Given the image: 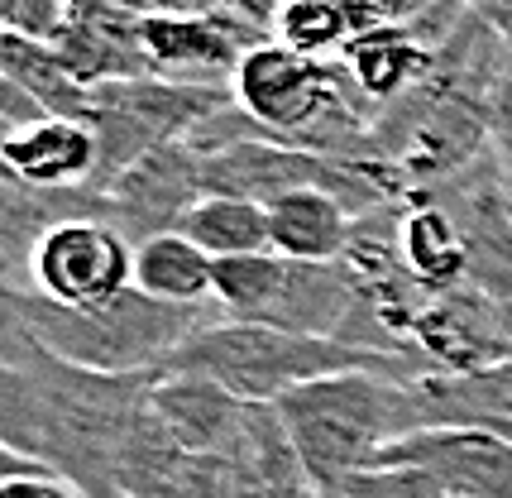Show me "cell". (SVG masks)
I'll return each instance as SVG.
<instances>
[{"label": "cell", "instance_id": "1", "mask_svg": "<svg viewBox=\"0 0 512 498\" xmlns=\"http://www.w3.org/2000/svg\"><path fill=\"white\" fill-rule=\"evenodd\" d=\"M0 307L58 360L96 374H163L187 340L221 321L216 302L173 307L139 293L134 283L91 307H63L34 288H0Z\"/></svg>", "mask_w": 512, "mask_h": 498}, {"label": "cell", "instance_id": "2", "mask_svg": "<svg viewBox=\"0 0 512 498\" xmlns=\"http://www.w3.org/2000/svg\"><path fill=\"white\" fill-rule=\"evenodd\" d=\"M350 369H374V374H393V379H422L431 374L426 360H407V355H379V350H355L340 340H316V336H292V331H273V326H249V321H211L206 331L182 345L168 360L163 374H197L221 384L225 393L245 398L254 408H273L278 398H288L292 388L331 379V374H350Z\"/></svg>", "mask_w": 512, "mask_h": 498}, {"label": "cell", "instance_id": "3", "mask_svg": "<svg viewBox=\"0 0 512 498\" xmlns=\"http://www.w3.org/2000/svg\"><path fill=\"white\" fill-rule=\"evenodd\" d=\"M273 412L288 431L312 489L335 475L379 465V455L393 441L422 431L412 379H393L374 369H350V374L292 388L288 398L273 403Z\"/></svg>", "mask_w": 512, "mask_h": 498}, {"label": "cell", "instance_id": "4", "mask_svg": "<svg viewBox=\"0 0 512 498\" xmlns=\"http://www.w3.org/2000/svg\"><path fill=\"white\" fill-rule=\"evenodd\" d=\"M359 302L364 293L345 259H288L278 249L216 259V307L225 321L345 345Z\"/></svg>", "mask_w": 512, "mask_h": 498}, {"label": "cell", "instance_id": "5", "mask_svg": "<svg viewBox=\"0 0 512 498\" xmlns=\"http://www.w3.org/2000/svg\"><path fill=\"white\" fill-rule=\"evenodd\" d=\"M139 39L158 77L187 87H230L240 58L254 44H268L273 34L259 20H249L245 10L221 5L201 15H144Z\"/></svg>", "mask_w": 512, "mask_h": 498}, {"label": "cell", "instance_id": "6", "mask_svg": "<svg viewBox=\"0 0 512 498\" xmlns=\"http://www.w3.org/2000/svg\"><path fill=\"white\" fill-rule=\"evenodd\" d=\"M134 283V245L101 216L53 226L34 249L29 288L63 307H91Z\"/></svg>", "mask_w": 512, "mask_h": 498}, {"label": "cell", "instance_id": "7", "mask_svg": "<svg viewBox=\"0 0 512 498\" xmlns=\"http://www.w3.org/2000/svg\"><path fill=\"white\" fill-rule=\"evenodd\" d=\"M201 197H206L201 192V154L182 139V144H163L154 154H144L134 168H125L111 182L106 206H111V226L130 245H144L154 235L178 230L182 216Z\"/></svg>", "mask_w": 512, "mask_h": 498}, {"label": "cell", "instance_id": "8", "mask_svg": "<svg viewBox=\"0 0 512 498\" xmlns=\"http://www.w3.org/2000/svg\"><path fill=\"white\" fill-rule=\"evenodd\" d=\"M379 465H417L450 498H512V441L469 427H422L393 441Z\"/></svg>", "mask_w": 512, "mask_h": 498}, {"label": "cell", "instance_id": "9", "mask_svg": "<svg viewBox=\"0 0 512 498\" xmlns=\"http://www.w3.org/2000/svg\"><path fill=\"white\" fill-rule=\"evenodd\" d=\"M412 345L441 374H479V369H493V364H508L503 302L469 288V283L450 288V293H436L417 317Z\"/></svg>", "mask_w": 512, "mask_h": 498}, {"label": "cell", "instance_id": "10", "mask_svg": "<svg viewBox=\"0 0 512 498\" xmlns=\"http://www.w3.org/2000/svg\"><path fill=\"white\" fill-rule=\"evenodd\" d=\"M139 10L115 0H72L63 29L48 39L58 48L72 77L101 87V82H130V77H158L149 68V53L139 39Z\"/></svg>", "mask_w": 512, "mask_h": 498}, {"label": "cell", "instance_id": "11", "mask_svg": "<svg viewBox=\"0 0 512 498\" xmlns=\"http://www.w3.org/2000/svg\"><path fill=\"white\" fill-rule=\"evenodd\" d=\"M149 408L173 431L182 451L192 455H245L249 436H254V417H259L254 403L225 393L211 379H197V374H163L149 393Z\"/></svg>", "mask_w": 512, "mask_h": 498}, {"label": "cell", "instance_id": "12", "mask_svg": "<svg viewBox=\"0 0 512 498\" xmlns=\"http://www.w3.org/2000/svg\"><path fill=\"white\" fill-rule=\"evenodd\" d=\"M77 216L111 221L106 192H91V187L48 192V187H29V182L0 173V288H29V264H34L39 240Z\"/></svg>", "mask_w": 512, "mask_h": 498}, {"label": "cell", "instance_id": "13", "mask_svg": "<svg viewBox=\"0 0 512 498\" xmlns=\"http://www.w3.org/2000/svg\"><path fill=\"white\" fill-rule=\"evenodd\" d=\"M5 173L29 182V187H48V192H67V187H91L96 163H101V144L87 120H67V115H44L34 125L10 130L5 149Z\"/></svg>", "mask_w": 512, "mask_h": 498}, {"label": "cell", "instance_id": "14", "mask_svg": "<svg viewBox=\"0 0 512 498\" xmlns=\"http://www.w3.org/2000/svg\"><path fill=\"white\" fill-rule=\"evenodd\" d=\"M412 398L422 412V427H469L512 441V360L479 374L431 369L412 379Z\"/></svg>", "mask_w": 512, "mask_h": 498}, {"label": "cell", "instance_id": "15", "mask_svg": "<svg viewBox=\"0 0 512 498\" xmlns=\"http://www.w3.org/2000/svg\"><path fill=\"white\" fill-rule=\"evenodd\" d=\"M340 63L355 77V87L383 106V101H398L407 91L426 87L436 72V53L417 44L407 24H379V29L350 39Z\"/></svg>", "mask_w": 512, "mask_h": 498}, {"label": "cell", "instance_id": "16", "mask_svg": "<svg viewBox=\"0 0 512 498\" xmlns=\"http://www.w3.org/2000/svg\"><path fill=\"white\" fill-rule=\"evenodd\" d=\"M398 249L407 273L422 283L426 293H450L469 283V245L455 216L431 197H412L402 206V226H398Z\"/></svg>", "mask_w": 512, "mask_h": 498}, {"label": "cell", "instance_id": "17", "mask_svg": "<svg viewBox=\"0 0 512 498\" xmlns=\"http://www.w3.org/2000/svg\"><path fill=\"white\" fill-rule=\"evenodd\" d=\"M273 249L288 259H345L355 240V211L331 192H288L268 206Z\"/></svg>", "mask_w": 512, "mask_h": 498}, {"label": "cell", "instance_id": "18", "mask_svg": "<svg viewBox=\"0 0 512 498\" xmlns=\"http://www.w3.org/2000/svg\"><path fill=\"white\" fill-rule=\"evenodd\" d=\"M379 24H393L379 0H283L273 15V39L307 58H331Z\"/></svg>", "mask_w": 512, "mask_h": 498}, {"label": "cell", "instance_id": "19", "mask_svg": "<svg viewBox=\"0 0 512 498\" xmlns=\"http://www.w3.org/2000/svg\"><path fill=\"white\" fill-rule=\"evenodd\" d=\"M134 288L173 307L216 302V259L192 245L182 230H168L134 245Z\"/></svg>", "mask_w": 512, "mask_h": 498}, {"label": "cell", "instance_id": "20", "mask_svg": "<svg viewBox=\"0 0 512 498\" xmlns=\"http://www.w3.org/2000/svg\"><path fill=\"white\" fill-rule=\"evenodd\" d=\"M0 72H10L48 115L87 120L91 87L72 77V68L58 58V48L48 39H29V34H15V29H0Z\"/></svg>", "mask_w": 512, "mask_h": 498}, {"label": "cell", "instance_id": "21", "mask_svg": "<svg viewBox=\"0 0 512 498\" xmlns=\"http://www.w3.org/2000/svg\"><path fill=\"white\" fill-rule=\"evenodd\" d=\"M182 235L211 259H240V254H264L273 249L268 230V206L245 202V197H201L182 216Z\"/></svg>", "mask_w": 512, "mask_h": 498}, {"label": "cell", "instance_id": "22", "mask_svg": "<svg viewBox=\"0 0 512 498\" xmlns=\"http://www.w3.org/2000/svg\"><path fill=\"white\" fill-rule=\"evenodd\" d=\"M316 498H450L417 465H364L316 484Z\"/></svg>", "mask_w": 512, "mask_h": 498}, {"label": "cell", "instance_id": "23", "mask_svg": "<svg viewBox=\"0 0 512 498\" xmlns=\"http://www.w3.org/2000/svg\"><path fill=\"white\" fill-rule=\"evenodd\" d=\"M0 498H87L72 479L53 475V470H29V475L0 479Z\"/></svg>", "mask_w": 512, "mask_h": 498}, {"label": "cell", "instance_id": "24", "mask_svg": "<svg viewBox=\"0 0 512 498\" xmlns=\"http://www.w3.org/2000/svg\"><path fill=\"white\" fill-rule=\"evenodd\" d=\"M493 135L512 139V34H508V58H503V77L493 91Z\"/></svg>", "mask_w": 512, "mask_h": 498}, {"label": "cell", "instance_id": "25", "mask_svg": "<svg viewBox=\"0 0 512 498\" xmlns=\"http://www.w3.org/2000/svg\"><path fill=\"white\" fill-rule=\"evenodd\" d=\"M29 470H44V465H29V460H20V455L0 451V479H15V475H29Z\"/></svg>", "mask_w": 512, "mask_h": 498}, {"label": "cell", "instance_id": "26", "mask_svg": "<svg viewBox=\"0 0 512 498\" xmlns=\"http://www.w3.org/2000/svg\"><path fill=\"white\" fill-rule=\"evenodd\" d=\"M503 331H508V360H512V302H503Z\"/></svg>", "mask_w": 512, "mask_h": 498}, {"label": "cell", "instance_id": "27", "mask_svg": "<svg viewBox=\"0 0 512 498\" xmlns=\"http://www.w3.org/2000/svg\"><path fill=\"white\" fill-rule=\"evenodd\" d=\"M503 34H512V24H508V29H503Z\"/></svg>", "mask_w": 512, "mask_h": 498}]
</instances>
